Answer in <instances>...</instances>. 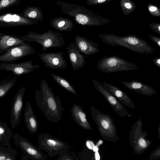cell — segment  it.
<instances>
[{
  "label": "cell",
  "mask_w": 160,
  "mask_h": 160,
  "mask_svg": "<svg viewBox=\"0 0 160 160\" xmlns=\"http://www.w3.org/2000/svg\"><path fill=\"white\" fill-rule=\"evenodd\" d=\"M40 89L35 91L37 106L49 121L58 122L62 117V112L64 109L60 99L58 96H55L44 79L40 82Z\"/></svg>",
  "instance_id": "1"
},
{
  "label": "cell",
  "mask_w": 160,
  "mask_h": 160,
  "mask_svg": "<svg viewBox=\"0 0 160 160\" xmlns=\"http://www.w3.org/2000/svg\"><path fill=\"white\" fill-rule=\"evenodd\" d=\"M56 4L59 6L63 13L72 17L77 23L84 26H100L111 21L95 14L82 6L58 1Z\"/></svg>",
  "instance_id": "2"
},
{
  "label": "cell",
  "mask_w": 160,
  "mask_h": 160,
  "mask_svg": "<svg viewBox=\"0 0 160 160\" xmlns=\"http://www.w3.org/2000/svg\"><path fill=\"white\" fill-rule=\"evenodd\" d=\"M99 37L105 43L114 46L125 47L130 50L142 54H153L152 48L144 39L133 34L119 36L115 34H99Z\"/></svg>",
  "instance_id": "3"
},
{
  "label": "cell",
  "mask_w": 160,
  "mask_h": 160,
  "mask_svg": "<svg viewBox=\"0 0 160 160\" xmlns=\"http://www.w3.org/2000/svg\"><path fill=\"white\" fill-rule=\"evenodd\" d=\"M92 119L98 126V129L104 140L116 142L119 140L113 118L97 109L93 106L90 108Z\"/></svg>",
  "instance_id": "4"
},
{
  "label": "cell",
  "mask_w": 160,
  "mask_h": 160,
  "mask_svg": "<svg viewBox=\"0 0 160 160\" xmlns=\"http://www.w3.org/2000/svg\"><path fill=\"white\" fill-rule=\"evenodd\" d=\"M20 37L25 42H33L40 44L44 51L52 48H61L64 45L65 41L61 33L50 29L42 34L31 32L25 36Z\"/></svg>",
  "instance_id": "5"
},
{
  "label": "cell",
  "mask_w": 160,
  "mask_h": 160,
  "mask_svg": "<svg viewBox=\"0 0 160 160\" xmlns=\"http://www.w3.org/2000/svg\"><path fill=\"white\" fill-rule=\"evenodd\" d=\"M96 67L98 70L105 73L134 70L138 68L135 64L116 55L103 58L98 61Z\"/></svg>",
  "instance_id": "6"
},
{
  "label": "cell",
  "mask_w": 160,
  "mask_h": 160,
  "mask_svg": "<svg viewBox=\"0 0 160 160\" xmlns=\"http://www.w3.org/2000/svg\"><path fill=\"white\" fill-rule=\"evenodd\" d=\"M141 119L133 124L129 134L130 144L134 152L138 154L143 153L150 146L151 141L146 137L147 133L143 131Z\"/></svg>",
  "instance_id": "7"
},
{
  "label": "cell",
  "mask_w": 160,
  "mask_h": 160,
  "mask_svg": "<svg viewBox=\"0 0 160 160\" xmlns=\"http://www.w3.org/2000/svg\"><path fill=\"white\" fill-rule=\"evenodd\" d=\"M38 139V148L47 153L50 158L59 155L69 148L65 142L46 133L40 134Z\"/></svg>",
  "instance_id": "8"
},
{
  "label": "cell",
  "mask_w": 160,
  "mask_h": 160,
  "mask_svg": "<svg viewBox=\"0 0 160 160\" xmlns=\"http://www.w3.org/2000/svg\"><path fill=\"white\" fill-rule=\"evenodd\" d=\"M36 52L33 48L25 42L21 44L10 48L0 55V62H12Z\"/></svg>",
  "instance_id": "9"
},
{
  "label": "cell",
  "mask_w": 160,
  "mask_h": 160,
  "mask_svg": "<svg viewBox=\"0 0 160 160\" xmlns=\"http://www.w3.org/2000/svg\"><path fill=\"white\" fill-rule=\"evenodd\" d=\"M15 144L28 157L33 160H46L47 156L29 141L16 133L13 135Z\"/></svg>",
  "instance_id": "10"
},
{
  "label": "cell",
  "mask_w": 160,
  "mask_h": 160,
  "mask_svg": "<svg viewBox=\"0 0 160 160\" xmlns=\"http://www.w3.org/2000/svg\"><path fill=\"white\" fill-rule=\"evenodd\" d=\"M92 81L95 88L104 97L113 110L122 117H130L129 114L121 103L113 95L110 93L100 82L92 79Z\"/></svg>",
  "instance_id": "11"
},
{
  "label": "cell",
  "mask_w": 160,
  "mask_h": 160,
  "mask_svg": "<svg viewBox=\"0 0 160 160\" xmlns=\"http://www.w3.org/2000/svg\"><path fill=\"white\" fill-rule=\"evenodd\" d=\"M36 20L23 16L22 14L6 13L0 15V27H13L33 25L38 23Z\"/></svg>",
  "instance_id": "12"
},
{
  "label": "cell",
  "mask_w": 160,
  "mask_h": 160,
  "mask_svg": "<svg viewBox=\"0 0 160 160\" xmlns=\"http://www.w3.org/2000/svg\"><path fill=\"white\" fill-rule=\"evenodd\" d=\"M25 91V88L21 87L15 94L13 99L10 118L11 126L13 128L16 127L20 121Z\"/></svg>",
  "instance_id": "13"
},
{
  "label": "cell",
  "mask_w": 160,
  "mask_h": 160,
  "mask_svg": "<svg viewBox=\"0 0 160 160\" xmlns=\"http://www.w3.org/2000/svg\"><path fill=\"white\" fill-rule=\"evenodd\" d=\"M40 67L38 64H33L31 60L18 63H0V70L12 72L17 76L29 73Z\"/></svg>",
  "instance_id": "14"
},
{
  "label": "cell",
  "mask_w": 160,
  "mask_h": 160,
  "mask_svg": "<svg viewBox=\"0 0 160 160\" xmlns=\"http://www.w3.org/2000/svg\"><path fill=\"white\" fill-rule=\"evenodd\" d=\"M63 52L44 53L39 54V58L46 66L52 69H65L67 63Z\"/></svg>",
  "instance_id": "15"
},
{
  "label": "cell",
  "mask_w": 160,
  "mask_h": 160,
  "mask_svg": "<svg viewBox=\"0 0 160 160\" xmlns=\"http://www.w3.org/2000/svg\"><path fill=\"white\" fill-rule=\"evenodd\" d=\"M69 60L73 70L75 71L84 67L86 63L85 57L72 42L67 48Z\"/></svg>",
  "instance_id": "16"
},
{
  "label": "cell",
  "mask_w": 160,
  "mask_h": 160,
  "mask_svg": "<svg viewBox=\"0 0 160 160\" xmlns=\"http://www.w3.org/2000/svg\"><path fill=\"white\" fill-rule=\"evenodd\" d=\"M75 44L79 51L86 55H92L99 52L98 45L84 37L76 35Z\"/></svg>",
  "instance_id": "17"
},
{
  "label": "cell",
  "mask_w": 160,
  "mask_h": 160,
  "mask_svg": "<svg viewBox=\"0 0 160 160\" xmlns=\"http://www.w3.org/2000/svg\"><path fill=\"white\" fill-rule=\"evenodd\" d=\"M102 85L106 89L114 96L121 103L127 107L133 109L135 106L128 96L123 91L118 87L105 82Z\"/></svg>",
  "instance_id": "18"
},
{
  "label": "cell",
  "mask_w": 160,
  "mask_h": 160,
  "mask_svg": "<svg viewBox=\"0 0 160 160\" xmlns=\"http://www.w3.org/2000/svg\"><path fill=\"white\" fill-rule=\"evenodd\" d=\"M71 112L72 118L79 126L87 130H91L92 129L88 120L86 115L81 106L78 104H73L71 108Z\"/></svg>",
  "instance_id": "19"
},
{
  "label": "cell",
  "mask_w": 160,
  "mask_h": 160,
  "mask_svg": "<svg viewBox=\"0 0 160 160\" xmlns=\"http://www.w3.org/2000/svg\"><path fill=\"white\" fill-rule=\"evenodd\" d=\"M24 121L26 128L31 134L36 132L38 127V122L32 107L28 101L24 109Z\"/></svg>",
  "instance_id": "20"
},
{
  "label": "cell",
  "mask_w": 160,
  "mask_h": 160,
  "mask_svg": "<svg viewBox=\"0 0 160 160\" xmlns=\"http://www.w3.org/2000/svg\"><path fill=\"white\" fill-rule=\"evenodd\" d=\"M25 41L20 36L0 33V54L6 52L10 48L24 43Z\"/></svg>",
  "instance_id": "21"
},
{
  "label": "cell",
  "mask_w": 160,
  "mask_h": 160,
  "mask_svg": "<svg viewBox=\"0 0 160 160\" xmlns=\"http://www.w3.org/2000/svg\"><path fill=\"white\" fill-rule=\"evenodd\" d=\"M121 82L129 89L141 94L150 96L156 93L153 88L138 81L133 80L130 82L121 81Z\"/></svg>",
  "instance_id": "22"
},
{
  "label": "cell",
  "mask_w": 160,
  "mask_h": 160,
  "mask_svg": "<svg viewBox=\"0 0 160 160\" xmlns=\"http://www.w3.org/2000/svg\"><path fill=\"white\" fill-rule=\"evenodd\" d=\"M50 24L53 28L60 31H71L74 27V23L71 19L63 17H58L52 20Z\"/></svg>",
  "instance_id": "23"
},
{
  "label": "cell",
  "mask_w": 160,
  "mask_h": 160,
  "mask_svg": "<svg viewBox=\"0 0 160 160\" xmlns=\"http://www.w3.org/2000/svg\"><path fill=\"white\" fill-rule=\"evenodd\" d=\"M17 154L9 141L0 143V160H16Z\"/></svg>",
  "instance_id": "24"
},
{
  "label": "cell",
  "mask_w": 160,
  "mask_h": 160,
  "mask_svg": "<svg viewBox=\"0 0 160 160\" xmlns=\"http://www.w3.org/2000/svg\"><path fill=\"white\" fill-rule=\"evenodd\" d=\"M22 15L27 18L35 20L41 21L43 18V12L38 7H27Z\"/></svg>",
  "instance_id": "25"
},
{
  "label": "cell",
  "mask_w": 160,
  "mask_h": 160,
  "mask_svg": "<svg viewBox=\"0 0 160 160\" xmlns=\"http://www.w3.org/2000/svg\"><path fill=\"white\" fill-rule=\"evenodd\" d=\"M53 79L60 86L69 92L75 95L77 93L71 84L65 78L54 73L51 74Z\"/></svg>",
  "instance_id": "26"
},
{
  "label": "cell",
  "mask_w": 160,
  "mask_h": 160,
  "mask_svg": "<svg viewBox=\"0 0 160 160\" xmlns=\"http://www.w3.org/2000/svg\"><path fill=\"white\" fill-rule=\"evenodd\" d=\"M13 135L11 129L6 122L0 119V143L9 141Z\"/></svg>",
  "instance_id": "27"
},
{
  "label": "cell",
  "mask_w": 160,
  "mask_h": 160,
  "mask_svg": "<svg viewBox=\"0 0 160 160\" xmlns=\"http://www.w3.org/2000/svg\"><path fill=\"white\" fill-rule=\"evenodd\" d=\"M16 82L14 78H9L0 82V98L5 96L12 88Z\"/></svg>",
  "instance_id": "28"
},
{
  "label": "cell",
  "mask_w": 160,
  "mask_h": 160,
  "mask_svg": "<svg viewBox=\"0 0 160 160\" xmlns=\"http://www.w3.org/2000/svg\"><path fill=\"white\" fill-rule=\"evenodd\" d=\"M120 6L122 13L128 15L135 10L136 4L131 0H120Z\"/></svg>",
  "instance_id": "29"
},
{
  "label": "cell",
  "mask_w": 160,
  "mask_h": 160,
  "mask_svg": "<svg viewBox=\"0 0 160 160\" xmlns=\"http://www.w3.org/2000/svg\"><path fill=\"white\" fill-rule=\"evenodd\" d=\"M22 0H0V11L3 9L15 5Z\"/></svg>",
  "instance_id": "30"
},
{
  "label": "cell",
  "mask_w": 160,
  "mask_h": 160,
  "mask_svg": "<svg viewBox=\"0 0 160 160\" xmlns=\"http://www.w3.org/2000/svg\"><path fill=\"white\" fill-rule=\"evenodd\" d=\"M147 9L149 13L153 16L160 17V8L159 7L152 4L147 5Z\"/></svg>",
  "instance_id": "31"
},
{
  "label": "cell",
  "mask_w": 160,
  "mask_h": 160,
  "mask_svg": "<svg viewBox=\"0 0 160 160\" xmlns=\"http://www.w3.org/2000/svg\"><path fill=\"white\" fill-rule=\"evenodd\" d=\"M112 0H87L86 3L90 5H101L108 3Z\"/></svg>",
  "instance_id": "32"
},
{
  "label": "cell",
  "mask_w": 160,
  "mask_h": 160,
  "mask_svg": "<svg viewBox=\"0 0 160 160\" xmlns=\"http://www.w3.org/2000/svg\"><path fill=\"white\" fill-rule=\"evenodd\" d=\"M59 157L57 159L58 160H74V159L69 153L68 150L60 154Z\"/></svg>",
  "instance_id": "33"
},
{
  "label": "cell",
  "mask_w": 160,
  "mask_h": 160,
  "mask_svg": "<svg viewBox=\"0 0 160 160\" xmlns=\"http://www.w3.org/2000/svg\"><path fill=\"white\" fill-rule=\"evenodd\" d=\"M149 28L154 32L160 34V23L152 22L149 25Z\"/></svg>",
  "instance_id": "34"
},
{
  "label": "cell",
  "mask_w": 160,
  "mask_h": 160,
  "mask_svg": "<svg viewBox=\"0 0 160 160\" xmlns=\"http://www.w3.org/2000/svg\"><path fill=\"white\" fill-rule=\"evenodd\" d=\"M149 36L152 41L160 47V38L159 37L152 35H149Z\"/></svg>",
  "instance_id": "35"
},
{
  "label": "cell",
  "mask_w": 160,
  "mask_h": 160,
  "mask_svg": "<svg viewBox=\"0 0 160 160\" xmlns=\"http://www.w3.org/2000/svg\"><path fill=\"white\" fill-rule=\"evenodd\" d=\"M153 62L159 68H160V58H154L153 60Z\"/></svg>",
  "instance_id": "36"
},
{
  "label": "cell",
  "mask_w": 160,
  "mask_h": 160,
  "mask_svg": "<svg viewBox=\"0 0 160 160\" xmlns=\"http://www.w3.org/2000/svg\"><path fill=\"white\" fill-rule=\"evenodd\" d=\"M95 158L96 160L100 159V156L98 151L95 152Z\"/></svg>",
  "instance_id": "37"
}]
</instances>
